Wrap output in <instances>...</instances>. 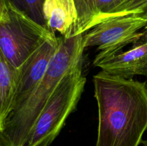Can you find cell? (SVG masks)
<instances>
[{
  "label": "cell",
  "mask_w": 147,
  "mask_h": 146,
  "mask_svg": "<svg viewBox=\"0 0 147 146\" xmlns=\"http://www.w3.org/2000/svg\"><path fill=\"white\" fill-rule=\"evenodd\" d=\"M98 110L96 146H139L147 130V82L100 71L93 76Z\"/></svg>",
  "instance_id": "1"
},
{
  "label": "cell",
  "mask_w": 147,
  "mask_h": 146,
  "mask_svg": "<svg viewBox=\"0 0 147 146\" xmlns=\"http://www.w3.org/2000/svg\"><path fill=\"white\" fill-rule=\"evenodd\" d=\"M83 34L60 37L57 52L42 80L17 110L11 112L0 131V146H25L40 113L60 80L83 59Z\"/></svg>",
  "instance_id": "2"
},
{
  "label": "cell",
  "mask_w": 147,
  "mask_h": 146,
  "mask_svg": "<svg viewBox=\"0 0 147 146\" xmlns=\"http://www.w3.org/2000/svg\"><path fill=\"white\" fill-rule=\"evenodd\" d=\"M55 31L33 19L11 0H0V52L19 67Z\"/></svg>",
  "instance_id": "3"
},
{
  "label": "cell",
  "mask_w": 147,
  "mask_h": 146,
  "mask_svg": "<svg viewBox=\"0 0 147 146\" xmlns=\"http://www.w3.org/2000/svg\"><path fill=\"white\" fill-rule=\"evenodd\" d=\"M86 84L82 59L60 80L40 113L25 146H49L54 141L67 117L76 110Z\"/></svg>",
  "instance_id": "4"
},
{
  "label": "cell",
  "mask_w": 147,
  "mask_h": 146,
  "mask_svg": "<svg viewBox=\"0 0 147 146\" xmlns=\"http://www.w3.org/2000/svg\"><path fill=\"white\" fill-rule=\"evenodd\" d=\"M147 20L139 14H131L108 19L83 33L85 49L96 47L100 53L123 50L140 37Z\"/></svg>",
  "instance_id": "5"
},
{
  "label": "cell",
  "mask_w": 147,
  "mask_h": 146,
  "mask_svg": "<svg viewBox=\"0 0 147 146\" xmlns=\"http://www.w3.org/2000/svg\"><path fill=\"white\" fill-rule=\"evenodd\" d=\"M76 21L70 37L86 32L98 23L113 17L142 14L147 0H74Z\"/></svg>",
  "instance_id": "6"
},
{
  "label": "cell",
  "mask_w": 147,
  "mask_h": 146,
  "mask_svg": "<svg viewBox=\"0 0 147 146\" xmlns=\"http://www.w3.org/2000/svg\"><path fill=\"white\" fill-rule=\"evenodd\" d=\"M93 66L126 79H132L136 75L147 77V29L142 31L140 37L126 51L121 50L98 53L93 60Z\"/></svg>",
  "instance_id": "7"
},
{
  "label": "cell",
  "mask_w": 147,
  "mask_h": 146,
  "mask_svg": "<svg viewBox=\"0 0 147 146\" xmlns=\"http://www.w3.org/2000/svg\"><path fill=\"white\" fill-rule=\"evenodd\" d=\"M60 37L43 43L20 67L18 88L12 111L17 110L44 77L52 60L57 52Z\"/></svg>",
  "instance_id": "8"
},
{
  "label": "cell",
  "mask_w": 147,
  "mask_h": 146,
  "mask_svg": "<svg viewBox=\"0 0 147 146\" xmlns=\"http://www.w3.org/2000/svg\"><path fill=\"white\" fill-rule=\"evenodd\" d=\"M43 11L47 28L70 37L77 17L74 0H45Z\"/></svg>",
  "instance_id": "9"
},
{
  "label": "cell",
  "mask_w": 147,
  "mask_h": 146,
  "mask_svg": "<svg viewBox=\"0 0 147 146\" xmlns=\"http://www.w3.org/2000/svg\"><path fill=\"white\" fill-rule=\"evenodd\" d=\"M20 71L0 52V131L11 113L18 88Z\"/></svg>",
  "instance_id": "10"
},
{
  "label": "cell",
  "mask_w": 147,
  "mask_h": 146,
  "mask_svg": "<svg viewBox=\"0 0 147 146\" xmlns=\"http://www.w3.org/2000/svg\"><path fill=\"white\" fill-rule=\"evenodd\" d=\"M44 2L45 0H25V11L33 19L47 27L43 11Z\"/></svg>",
  "instance_id": "11"
},
{
  "label": "cell",
  "mask_w": 147,
  "mask_h": 146,
  "mask_svg": "<svg viewBox=\"0 0 147 146\" xmlns=\"http://www.w3.org/2000/svg\"><path fill=\"white\" fill-rule=\"evenodd\" d=\"M19 8L25 11V0H11Z\"/></svg>",
  "instance_id": "12"
},
{
  "label": "cell",
  "mask_w": 147,
  "mask_h": 146,
  "mask_svg": "<svg viewBox=\"0 0 147 146\" xmlns=\"http://www.w3.org/2000/svg\"><path fill=\"white\" fill-rule=\"evenodd\" d=\"M140 14V16H142V17H144V18L146 19L147 20V6L146 7V8L144 9L143 12H142V14ZM146 29H147V27Z\"/></svg>",
  "instance_id": "13"
},
{
  "label": "cell",
  "mask_w": 147,
  "mask_h": 146,
  "mask_svg": "<svg viewBox=\"0 0 147 146\" xmlns=\"http://www.w3.org/2000/svg\"><path fill=\"white\" fill-rule=\"evenodd\" d=\"M142 144L144 146H147V140H142Z\"/></svg>",
  "instance_id": "14"
}]
</instances>
